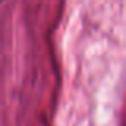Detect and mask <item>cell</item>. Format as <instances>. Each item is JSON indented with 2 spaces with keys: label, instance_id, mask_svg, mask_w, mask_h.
Returning a JSON list of instances; mask_svg holds the SVG:
<instances>
[{
  "label": "cell",
  "instance_id": "cell-1",
  "mask_svg": "<svg viewBox=\"0 0 126 126\" xmlns=\"http://www.w3.org/2000/svg\"><path fill=\"white\" fill-rule=\"evenodd\" d=\"M0 2H2V0H0Z\"/></svg>",
  "mask_w": 126,
  "mask_h": 126
}]
</instances>
